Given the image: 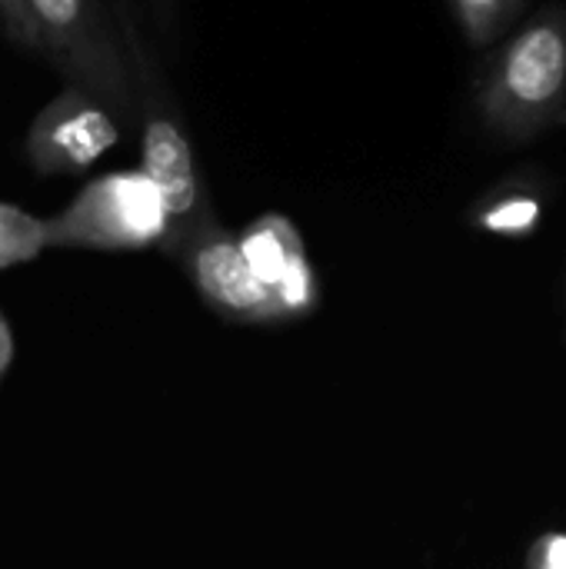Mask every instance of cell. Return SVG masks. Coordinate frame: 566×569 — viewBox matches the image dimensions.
Returning <instances> with one entry per match:
<instances>
[{
    "label": "cell",
    "mask_w": 566,
    "mask_h": 569,
    "mask_svg": "<svg viewBox=\"0 0 566 569\" xmlns=\"http://www.w3.org/2000/svg\"><path fill=\"white\" fill-rule=\"evenodd\" d=\"M40 43L50 63L90 93H97L113 113H133V83L127 60L97 10V0H30Z\"/></svg>",
    "instance_id": "cell-3"
},
{
    "label": "cell",
    "mask_w": 566,
    "mask_h": 569,
    "mask_svg": "<svg viewBox=\"0 0 566 569\" xmlns=\"http://www.w3.org/2000/svg\"><path fill=\"white\" fill-rule=\"evenodd\" d=\"M524 0H450L464 33L474 47H490L514 23Z\"/></svg>",
    "instance_id": "cell-10"
},
{
    "label": "cell",
    "mask_w": 566,
    "mask_h": 569,
    "mask_svg": "<svg viewBox=\"0 0 566 569\" xmlns=\"http://www.w3.org/2000/svg\"><path fill=\"white\" fill-rule=\"evenodd\" d=\"M170 237V213L143 170L90 180L57 217H47L50 250H147Z\"/></svg>",
    "instance_id": "cell-2"
},
{
    "label": "cell",
    "mask_w": 566,
    "mask_h": 569,
    "mask_svg": "<svg viewBox=\"0 0 566 569\" xmlns=\"http://www.w3.org/2000/svg\"><path fill=\"white\" fill-rule=\"evenodd\" d=\"M0 27H3L7 37L17 40L20 47L40 50V53H43L40 27H37V17H33L30 0H0Z\"/></svg>",
    "instance_id": "cell-11"
},
{
    "label": "cell",
    "mask_w": 566,
    "mask_h": 569,
    "mask_svg": "<svg viewBox=\"0 0 566 569\" xmlns=\"http://www.w3.org/2000/svg\"><path fill=\"white\" fill-rule=\"evenodd\" d=\"M197 293L227 320L237 323H277L280 307L270 287L254 273L240 237H234L217 213H207L177 247Z\"/></svg>",
    "instance_id": "cell-4"
},
{
    "label": "cell",
    "mask_w": 566,
    "mask_h": 569,
    "mask_svg": "<svg viewBox=\"0 0 566 569\" xmlns=\"http://www.w3.org/2000/svg\"><path fill=\"white\" fill-rule=\"evenodd\" d=\"M10 363H13V333H10V327H7V320L0 313V377L10 370Z\"/></svg>",
    "instance_id": "cell-13"
},
{
    "label": "cell",
    "mask_w": 566,
    "mask_h": 569,
    "mask_svg": "<svg viewBox=\"0 0 566 569\" xmlns=\"http://www.w3.org/2000/svg\"><path fill=\"white\" fill-rule=\"evenodd\" d=\"M140 170L157 183L167 213H170V237L163 240L167 253H177L183 237L207 217L214 213L197 163L190 140L183 137L180 123L173 113L160 103L150 87H143V137H140Z\"/></svg>",
    "instance_id": "cell-6"
},
{
    "label": "cell",
    "mask_w": 566,
    "mask_h": 569,
    "mask_svg": "<svg viewBox=\"0 0 566 569\" xmlns=\"http://www.w3.org/2000/svg\"><path fill=\"white\" fill-rule=\"evenodd\" d=\"M477 100L484 123L514 143L566 120L564 10L540 13L494 53Z\"/></svg>",
    "instance_id": "cell-1"
},
{
    "label": "cell",
    "mask_w": 566,
    "mask_h": 569,
    "mask_svg": "<svg viewBox=\"0 0 566 569\" xmlns=\"http://www.w3.org/2000/svg\"><path fill=\"white\" fill-rule=\"evenodd\" d=\"M43 250H50L47 220H40L20 207L0 203V270L17 267V263H30Z\"/></svg>",
    "instance_id": "cell-9"
},
{
    "label": "cell",
    "mask_w": 566,
    "mask_h": 569,
    "mask_svg": "<svg viewBox=\"0 0 566 569\" xmlns=\"http://www.w3.org/2000/svg\"><path fill=\"white\" fill-rule=\"evenodd\" d=\"M240 247L254 273L270 287L280 317H304L317 307V277L304 250L300 230L284 213L257 217L244 233Z\"/></svg>",
    "instance_id": "cell-7"
},
{
    "label": "cell",
    "mask_w": 566,
    "mask_h": 569,
    "mask_svg": "<svg viewBox=\"0 0 566 569\" xmlns=\"http://www.w3.org/2000/svg\"><path fill=\"white\" fill-rule=\"evenodd\" d=\"M527 569H566V533H544L527 550Z\"/></svg>",
    "instance_id": "cell-12"
},
{
    "label": "cell",
    "mask_w": 566,
    "mask_h": 569,
    "mask_svg": "<svg viewBox=\"0 0 566 569\" xmlns=\"http://www.w3.org/2000/svg\"><path fill=\"white\" fill-rule=\"evenodd\" d=\"M120 140L117 113L90 90L67 83L33 117L23 150L40 177L80 173L93 167Z\"/></svg>",
    "instance_id": "cell-5"
},
{
    "label": "cell",
    "mask_w": 566,
    "mask_h": 569,
    "mask_svg": "<svg viewBox=\"0 0 566 569\" xmlns=\"http://www.w3.org/2000/svg\"><path fill=\"white\" fill-rule=\"evenodd\" d=\"M544 217V200L534 190H504L487 197L477 213H474V227L484 233H497V237H527L537 230Z\"/></svg>",
    "instance_id": "cell-8"
}]
</instances>
